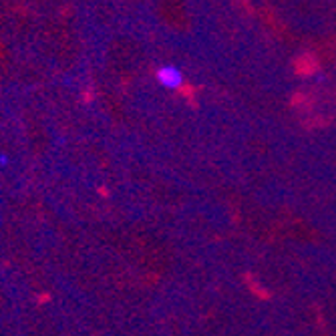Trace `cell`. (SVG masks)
I'll use <instances>...</instances> for the list:
<instances>
[{"instance_id": "1", "label": "cell", "mask_w": 336, "mask_h": 336, "mask_svg": "<svg viewBox=\"0 0 336 336\" xmlns=\"http://www.w3.org/2000/svg\"><path fill=\"white\" fill-rule=\"evenodd\" d=\"M157 79L167 89H180L184 85V77H182L180 69H176V67H161L157 71Z\"/></svg>"}]
</instances>
